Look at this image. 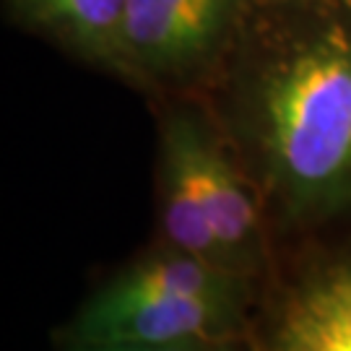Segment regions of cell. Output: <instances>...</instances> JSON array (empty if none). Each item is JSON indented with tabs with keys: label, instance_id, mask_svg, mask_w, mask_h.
<instances>
[{
	"label": "cell",
	"instance_id": "cell-6",
	"mask_svg": "<svg viewBox=\"0 0 351 351\" xmlns=\"http://www.w3.org/2000/svg\"><path fill=\"white\" fill-rule=\"evenodd\" d=\"M128 0H3L8 24L68 58L110 71Z\"/></svg>",
	"mask_w": 351,
	"mask_h": 351
},
{
	"label": "cell",
	"instance_id": "cell-7",
	"mask_svg": "<svg viewBox=\"0 0 351 351\" xmlns=\"http://www.w3.org/2000/svg\"><path fill=\"white\" fill-rule=\"evenodd\" d=\"M60 351H252L250 341L229 343H177V346H133V343H60Z\"/></svg>",
	"mask_w": 351,
	"mask_h": 351
},
{
	"label": "cell",
	"instance_id": "cell-2",
	"mask_svg": "<svg viewBox=\"0 0 351 351\" xmlns=\"http://www.w3.org/2000/svg\"><path fill=\"white\" fill-rule=\"evenodd\" d=\"M154 237L263 289L281 263L263 190L201 97L154 101Z\"/></svg>",
	"mask_w": 351,
	"mask_h": 351
},
{
	"label": "cell",
	"instance_id": "cell-3",
	"mask_svg": "<svg viewBox=\"0 0 351 351\" xmlns=\"http://www.w3.org/2000/svg\"><path fill=\"white\" fill-rule=\"evenodd\" d=\"M261 291L247 278L154 237L81 302L60 343L250 341Z\"/></svg>",
	"mask_w": 351,
	"mask_h": 351
},
{
	"label": "cell",
	"instance_id": "cell-4",
	"mask_svg": "<svg viewBox=\"0 0 351 351\" xmlns=\"http://www.w3.org/2000/svg\"><path fill=\"white\" fill-rule=\"evenodd\" d=\"M258 0H128L107 75L154 101L203 97Z\"/></svg>",
	"mask_w": 351,
	"mask_h": 351
},
{
	"label": "cell",
	"instance_id": "cell-5",
	"mask_svg": "<svg viewBox=\"0 0 351 351\" xmlns=\"http://www.w3.org/2000/svg\"><path fill=\"white\" fill-rule=\"evenodd\" d=\"M297 242L261 291L252 351H351V237Z\"/></svg>",
	"mask_w": 351,
	"mask_h": 351
},
{
	"label": "cell",
	"instance_id": "cell-1",
	"mask_svg": "<svg viewBox=\"0 0 351 351\" xmlns=\"http://www.w3.org/2000/svg\"><path fill=\"white\" fill-rule=\"evenodd\" d=\"M281 239L351 216V0H258L201 97Z\"/></svg>",
	"mask_w": 351,
	"mask_h": 351
}]
</instances>
